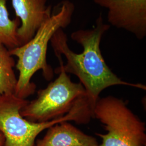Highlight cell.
<instances>
[{
  "label": "cell",
  "instance_id": "4",
  "mask_svg": "<svg viewBox=\"0 0 146 146\" xmlns=\"http://www.w3.org/2000/svg\"><path fill=\"white\" fill-rule=\"evenodd\" d=\"M55 73L58 78L40 90L36 98L21 109V115L26 120L47 122L61 117L86 102L93 105L82 84L73 82L61 68L56 69Z\"/></svg>",
  "mask_w": 146,
  "mask_h": 146
},
{
  "label": "cell",
  "instance_id": "8",
  "mask_svg": "<svg viewBox=\"0 0 146 146\" xmlns=\"http://www.w3.org/2000/svg\"><path fill=\"white\" fill-rule=\"evenodd\" d=\"M47 129L45 136L37 140L34 146H99L96 138L84 133L68 121Z\"/></svg>",
  "mask_w": 146,
  "mask_h": 146
},
{
  "label": "cell",
  "instance_id": "11",
  "mask_svg": "<svg viewBox=\"0 0 146 146\" xmlns=\"http://www.w3.org/2000/svg\"><path fill=\"white\" fill-rule=\"evenodd\" d=\"M5 141V136L1 132H0V146H3Z\"/></svg>",
  "mask_w": 146,
  "mask_h": 146
},
{
  "label": "cell",
  "instance_id": "5",
  "mask_svg": "<svg viewBox=\"0 0 146 146\" xmlns=\"http://www.w3.org/2000/svg\"><path fill=\"white\" fill-rule=\"evenodd\" d=\"M93 112L107 131L96 133L102 139L99 146H146L145 123L122 100L110 95L99 98Z\"/></svg>",
  "mask_w": 146,
  "mask_h": 146
},
{
  "label": "cell",
  "instance_id": "3",
  "mask_svg": "<svg viewBox=\"0 0 146 146\" xmlns=\"http://www.w3.org/2000/svg\"><path fill=\"white\" fill-rule=\"evenodd\" d=\"M29 101L15 94L0 96V132L5 136L3 146H34L35 139L42 131L64 121L86 124L93 117V106L86 102L61 117L44 122L26 120L20 113Z\"/></svg>",
  "mask_w": 146,
  "mask_h": 146
},
{
  "label": "cell",
  "instance_id": "6",
  "mask_svg": "<svg viewBox=\"0 0 146 146\" xmlns=\"http://www.w3.org/2000/svg\"><path fill=\"white\" fill-rule=\"evenodd\" d=\"M107 11L110 26L133 34L139 40L146 36V0H93Z\"/></svg>",
  "mask_w": 146,
  "mask_h": 146
},
{
  "label": "cell",
  "instance_id": "1",
  "mask_svg": "<svg viewBox=\"0 0 146 146\" xmlns=\"http://www.w3.org/2000/svg\"><path fill=\"white\" fill-rule=\"evenodd\" d=\"M110 26L104 23L102 13L95 25L88 29H79L71 34L73 41L82 46L83 51L76 53L68 46L67 34L59 29L52 36L50 43L60 62L58 68L76 76L85 89L89 99L95 106L100 93L105 89L116 85H125L146 90V86L121 80L113 73L106 62L100 49L104 33Z\"/></svg>",
  "mask_w": 146,
  "mask_h": 146
},
{
  "label": "cell",
  "instance_id": "9",
  "mask_svg": "<svg viewBox=\"0 0 146 146\" xmlns=\"http://www.w3.org/2000/svg\"><path fill=\"white\" fill-rule=\"evenodd\" d=\"M15 65L9 49L0 41V96L15 94L17 82L13 69Z\"/></svg>",
  "mask_w": 146,
  "mask_h": 146
},
{
  "label": "cell",
  "instance_id": "10",
  "mask_svg": "<svg viewBox=\"0 0 146 146\" xmlns=\"http://www.w3.org/2000/svg\"><path fill=\"white\" fill-rule=\"evenodd\" d=\"M20 21L18 18L11 20L6 5V0H0V41L9 50L19 47L17 30Z\"/></svg>",
  "mask_w": 146,
  "mask_h": 146
},
{
  "label": "cell",
  "instance_id": "7",
  "mask_svg": "<svg viewBox=\"0 0 146 146\" xmlns=\"http://www.w3.org/2000/svg\"><path fill=\"white\" fill-rule=\"evenodd\" d=\"M16 18L20 22L17 30V38L20 46L29 41L42 23L52 13L47 0H11Z\"/></svg>",
  "mask_w": 146,
  "mask_h": 146
},
{
  "label": "cell",
  "instance_id": "2",
  "mask_svg": "<svg viewBox=\"0 0 146 146\" xmlns=\"http://www.w3.org/2000/svg\"><path fill=\"white\" fill-rule=\"evenodd\" d=\"M74 11L73 3L63 0L54 8L50 16L42 23L29 41L9 50L11 55L17 58L16 68L19 76L15 92L17 96L26 99L34 94L36 85L31 82V79L37 71L42 70L48 80L52 78L53 70L47 62L48 46L56 31L70 24Z\"/></svg>",
  "mask_w": 146,
  "mask_h": 146
}]
</instances>
